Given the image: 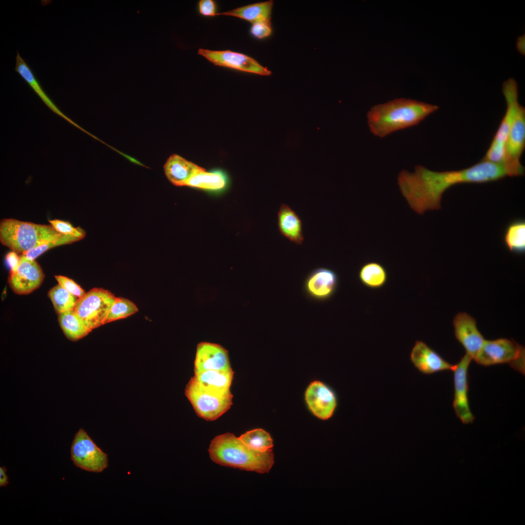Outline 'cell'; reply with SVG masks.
I'll return each instance as SVG.
<instances>
[{"mask_svg": "<svg viewBox=\"0 0 525 525\" xmlns=\"http://www.w3.org/2000/svg\"><path fill=\"white\" fill-rule=\"evenodd\" d=\"M339 279L332 269L319 267L313 270L304 280L303 289L312 300L323 302L329 299L336 292Z\"/></svg>", "mask_w": 525, "mask_h": 525, "instance_id": "obj_14", "label": "cell"}, {"mask_svg": "<svg viewBox=\"0 0 525 525\" xmlns=\"http://www.w3.org/2000/svg\"><path fill=\"white\" fill-rule=\"evenodd\" d=\"M278 227L280 234L290 242L301 245L304 237L302 223L298 214L288 205L282 203L278 212Z\"/></svg>", "mask_w": 525, "mask_h": 525, "instance_id": "obj_19", "label": "cell"}, {"mask_svg": "<svg viewBox=\"0 0 525 525\" xmlns=\"http://www.w3.org/2000/svg\"><path fill=\"white\" fill-rule=\"evenodd\" d=\"M70 458L76 467L89 472H100L108 467L107 455L82 428L75 434L71 443Z\"/></svg>", "mask_w": 525, "mask_h": 525, "instance_id": "obj_9", "label": "cell"}, {"mask_svg": "<svg viewBox=\"0 0 525 525\" xmlns=\"http://www.w3.org/2000/svg\"><path fill=\"white\" fill-rule=\"evenodd\" d=\"M55 278L60 286L67 290L77 298L82 297L85 291L72 280L62 275H56Z\"/></svg>", "mask_w": 525, "mask_h": 525, "instance_id": "obj_33", "label": "cell"}, {"mask_svg": "<svg viewBox=\"0 0 525 525\" xmlns=\"http://www.w3.org/2000/svg\"><path fill=\"white\" fill-rule=\"evenodd\" d=\"M44 277L43 271L35 260H29L21 254L17 269L10 272L8 282L15 293L27 295L41 285Z\"/></svg>", "mask_w": 525, "mask_h": 525, "instance_id": "obj_13", "label": "cell"}, {"mask_svg": "<svg viewBox=\"0 0 525 525\" xmlns=\"http://www.w3.org/2000/svg\"><path fill=\"white\" fill-rule=\"evenodd\" d=\"M48 297L58 314L74 310L78 299L59 284L49 290Z\"/></svg>", "mask_w": 525, "mask_h": 525, "instance_id": "obj_29", "label": "cell"}, {"mask_svg": "<svg viewBox=\"0 0 525 525\" xmlns=\"http://www.w3.org/2000/svg\"><path fill=\"white\" fill-rule=\"evenodd\" d=\"M208 451L214 462L247 471L267 473L274 463L272 449L264 452L255 451L230 433L215 437Z\"/></svg>", "mask_w": 525, "mask_h": 525, "instance_id": "obj_3", "label": "cell"}, {"mask_svg": "<svg viewBox=\"0 0 525 525\" xmlns=\"http://www.w3.org/2000/svg\"><path fill=\"white\" fill-rule=\"evenodd\" d=\"M525 147V108L520 105L508 134L503 164L508 176L523 175L525 169L520 162Z\"/></svg>", "mask_w": 525, "mask_h": 525, "instance_id": "obj_10", "label": "cell"}, {"mask_svg": "<svg viewBox=\"0 0 525 525\" xmlns=\"http://www.w3.org/2000/svg\"><path fill=\"white\" fill-rule=\"evenodd\" d=\"M5 467H0V487H6L9 483L8 477L6 474Z\"/></svg>", "mask_w": 525, "mask_h": 525, "instance_id": "obj_37", "label": "cell"}, {"mask_svg": "<svg viewBox=\"0 0 525 525\" xmlns=\"http://www.w3.org/2000/svg\"><path fill=\"white\" fill-rule=\"evenodd\" d=\"M81 240L82 239L72 235L60 234L46 240L38 246L22 255L29 260H35L36 258L51 248L59 245L70 244Z\"/></svg>", "mask_w": 525, "mask_h": 525, "instance_id": "obj_30", "label": "cell"}, {"mask_svg": "<svg viewBox=\"0 0 525 525\" xmlns=\"http://www.w3.org/2000/svg\"><path fill=\"white\" fill-rule=\"evenodd\" d=\"M49 222L56 231L61 234L72 235L81 239L86 236V232L84 229L79 227H74L68 221L56 219L49 220Z\"/></svg>", "mask_w": 525, "mask_h": 525, "instance_id": "obj_32", "label": "cell"}, {"mask_svg": "<svg viewBox=\"0 0 525 525\" xmlns=\"http://www.w3.org/2000/svg\"><path fill=\"white\" fill-rule=\"evenodd\" d=\"M138 311L137 306L129 299L116 298L106 316L105 324L126 318Z\"/></svg>", "mask_w": 525, "mask_h": 525, "instance_id": "obj_31", "label": "cell"}, {"mask_svg": "<svg viewBox=\"0 0 525 525\" xmlns=\"http://www.w3.org/2000/svg\"><path fill=\"white\" fill-rule=\"evenodd\" d=\"M15 70L21 76V77L27 83L31 88L37 94L44 104L50 108L53 112L60 116L66 119L70 123L76 127L85 131L76 123L70 119L54 104L52 100L48 97L45 91L43 90L40 83L35 75L33 71L26 61L20 56L18 51L17 52L16 57V66Z\"/></svg>", "mask_w": 525, "mask_h": 525, "instance_id": "obj_20", "label": "cell"}, {"mask_svg": "<svg viewBox=\"0 0 525 525\" xmlns=\"http://www.w3.org/2000/svg\"><path fill=\"white\" fill-rule=\"evenodd\" d=\"M358 276L362 284L371 289L383 287L386 282L388 277L384 266L375 262H368L362 265Z\"/></svg>", "mask_w": 525, "mask_h": 525, "instance_id": "obj_26", "label": "cell"}, {"mask_svg": "<svg viewBox=\"0 0 525 525\" xmlns=\"http://www.w3.org/2000/svg\"><path fill=\"white\" fill-rule=\"evenodd\" d=\"M204 169L176 154L171 156L164 165L165 175L174 185L183 186L195 173Z\"/></svg>", "mask_w": 525, "mask_h": 525, "instance_id": "obj_21", "label": "cell"}, {"mask_svg": "<svg viewBox=\"0 0 525 525\" xmlns=\"http://www.w3.org/2000/svg\"><path fill=\"white\" fill-rule=\"evenodd\" d=\"M410 359L414 367L424 374L453 370L455 367V365L445 360L425 343L420 340L415 342L410 352Z\"/></svg>", "mask_w": 525, "mask_h": 525, "instance_id": "obj_18", "label": "cell"}, {"mask_svg": "<svg viewBox=\"0 0 525 525\" xmlns=\"http://www.w3.org/2000/svg\"><path fill=\"white\" fill-rule=\"evenodd\" d=\"M305 400L309 408L317 418L327 420L333 414L337 406L334 392L320 381H314L305 392Z\"/></svg>", "mask_w": 525, "mask_h": 525, "instance_id": "obj_17", "label": "cell"}, {"mask_svg": "<svg viewBox=\"0 0 525 525\" xmlns=\"http://www.w3.org/2000/svg\"><path fill=\"white\" fill-rule=\"evenodd\" d=\"M272 32L271 21L254 23L250 28L252 35L258 39H263L271 35Z\"/></svg>", "mask_w": 525, "mask_h": 525, "instance_id": "obj_34", "label": "cell"}, {"mask_svg": "<svg viewBox=\"0 0 525 525\" xmlns=\"http://www.w3.org/2000/svg\"><path fill=\"white\" fill-rule=\"evenodd\" d=\"M116 298L107 290L94 288L78 298L74 311L86 326L92 330L105 324Z\"/></svg>", "mask_w": 525, "mask_h": 525, "instance_id": "obj_8", "label": "cell"}, {"mask_svg": "<svg viewBox=\"0 0 525 525\" xmlns=\"http://www.w3.org/2000/svg\"><path fill=\"white\" fill-rule=\"evenodd\" d=\"M232 369L228 351L222 346L202 342L197 346L194 372L208 370L227 371Z\"/></svg>", "mask_w": 525, "mask_h": 525, "instance_id": "obj_16", "label": "cell"}, {"mask_svg": "<svg viewBox=\"0 0 525 525\" xmlns=\"http://www.w3.org/2000/svg\"><path fill=\"white\" fill-rule=\"evenodd\" d=\"M472 359L465 354L453 369L454 381L453 408L456 417L464 424L472 423L475 417L469 401L468 368Z\"/></svg>", "mask_w": 525, "mask_h": 525, "instance_id": "obj_11", "label": "cell"}, {"mask_svg": "<svg viewBox=\"0 0 525 525\" xmlns=\"http://www.w3.org/2000/svg\"><path fill=\"white\" fill-rule=\"evenodd\" d=\"M60 234L51 225L37 224L13 218H4L0 223L1 244L17 254H22Z\"/></svg>", "mask_w": 525, "mask_h": 525, "instance_id": "obj_4", "label": "cell"}, {"mask_svg": "<svg viewBox=\"0 0 525 525\" xmlns=\"http://www.w3.org/2000/svg\"><path fill=\"white\" fill-rule=\"evenodd\" d=\"M185 395L200 418L213 421L225 413L232 404L230 390L219 391L204 387L192 377L187 385Z\"/></svg>", "mask_w": 525, "mask_h": 525, "instance_id": "obj_5", "label": "cell"}, {"mask_svg": "<svg viewBox=\"0 0 525 525\" xmlns=\"http://www.w3.org/2000/svg\"><path fill=\"white\" fill-rule=\"evenodd\" d=\"M453 325L456 339L464 348L466 354L474 360L485 341L475 319L466 313H459L453 319Z\"/></svg>", "mask_w": 525, "mask_h": 525, "instance_id": "obj_15", "label": "cell"}, {"mask_svg": "<svg viewBox=\"0 0 525 525\" xmlns=\"http://www.w3.org/2000/svg\"><path fill=\"white\" fill-rule=\"evenodd\" d=\"M502 92L506 102V111L482 158L495 163H502L503 161L506 141L521 105L518 101V87L515 79L509 78L503 83Z\"/></svg>", "mask_w": 525, "mask_h": 525, "instance_id": "obj_7", "label": "cell"}, {"mask_svg": "<svg viewBox=\"0 0 525 525\" xmlns=\"http://www.w3.org/2000/svg\"><path fill=\"white\" fill-rule=\"evenodd\" d=\"M474 360L484 366L507 364L514 370L525 373V349L513 340H485Z\"/></svg>", "mask_w": 525, "mask_h": 525, "instance_id": "obj_6", "label": "cell"}, {"mask_svg": "<svg viewBox=\"0 0 525 525\" xmlns=\"http://www.w3.org/2000/svg\"><path fill=\"white\" fill-rule=\"evenodd\" d=\"M227 183L225 175L220 172H206L204 169L195 173L184 186L208 190L223 189Z\"/></svg>", "mask_w": 525, "mask_h": 525, "instance_id": "obj_25", "label": "cell"}, {"mask_svg": "<svg viewBox=\"0 0 525 525\" xmlns=\"http://www.w3.org/2000/svg\"><path fill=\"white\" fill-rule=\"evenodd\" d=\"M507 176L502 163L482 159L471 167L459 170L437 172L418 165L413 173L401 171L398 176V184L411 209L419 214H423L428 210L440 209L443 193L454 185L488 183Z\"/></svg>", "mask_w": 525, "mask_h": 525, "instance_id": "obj_1", "label": "cell"}, {"mask_svg": "<svg viewBox=\"0 0 525 525\" xmlns=\"http://www.w3.org/2000/svg\"><path fill=\"white\" fill-rule=\"evenodd\" d=\"M438 108L416 100L395 99L372 107L367 115L368 123L374 135L384 138L419 124Z\"/></svg>", "mask_w": 525, "mask_h": 525, "instance_id": "obj_2", "label": "cell"}, {"mask_svg": "<svg viewBox=\"0 0 525 525\" xmlns=\"http://www.w3.org/2000/svg\"><path fill=\"white\" fill-rule=\"evenodd\" d=\"M505 245L511 252L523 254L525 251V222L513 221L507 227L503 236Z\"/></svg>", "mask_w": 525, "mask_h": 525, "instance_id": "obj_27", "label": "cell"}, {"mask_svg": "<svg viewBox=\"0 0 525 525\" xmlns=\"http://www.w3.org/2000/svg\"><path fill=\"white\" fill-rule=\"evenodd\" d=\"M232 369L222 371L208 370L194 373L193 378L201 385L213 390H230L233 378Z\"/></svg>", "mask_w": 525, "mask_h": 525, "instance_id": "obj_23", "label": "cell"}, {"mask_svg": "<svg viewBox=\"0 0 525 525\" xmlns=\"http://www.w3.org/2000/svg\"><path fill=\"white\" fill-rule=\"evenodd\" d=\"M58 322L65 335L72 341L83 338L92 331L86 326L74 310L59 314Z\"/></svg>", "mask_w": 525, "mask_h": 525, "instance_id": "obj_24", "label": "cell"}, {"mask_svg": "<svg viewBox=\"0 0 525 525\" xmlns=\"http://www.w3.org/2000/svg\"><path fill=\"white\" fill-rule=\"evenodd\" d=\"M273 1L268 0L240 7L217 15L232 16L243 19L252 24L271 21Z\"/></svg>", "mask_w": 525, "mask_h": 525, "instance_id": "obj_22", "label": "cell"}, {"mask_svg": "<svg viewBox=\"0 0 525 525\" xmlns=\"http://www.w3.org/2000/svg\"><path fill=\"white\" fill-rule=\"evenodd\" d=\"M6 261L10 268V272L15 271L20 262V256L14 251L8 252L6 255Z\"/></svg>", "mask_w": 525, "mask_h": 525, "instance_id": "obj_36", "label": "cell"}, {"mask_svg": "<svg viewBox=\"0 0 525 525\" xmlns=\"http://www.w3.org/2000/svg\"><path fill=\"white\" fill-rule=\"evenodd\" d=\"M198 53L215 65L229 68L244 72L268 76L271 71L253 58L243 53L231 51H211L200 49Z\"/></svg>", "mask_w": 525, "mask_h": 525, "instance_id": "obj_12", "label": "cell"}, {"mask_svg": "<svg viewBox=\"0 0 525 525\" xmlns=\"http://www.w3.org/2000/svg\"><path fill=\"white\" fill-rule=\"evenodd\" d=\"M525 35L519 36L517 40V48L522 54L525 55Z\"/></svg>", "mask_w": 525, "mask_h": 525, "instance_id": "obj_38", "label": "cell"}, {"mask_svg": "<svg viewBox=\"0 0 525 525\" xmlns=\"http://www.w3.org/2000/svg\"><path fill=\"white\" fill-rule=\"evenodd\" d=\"M199 13L206 17H213L217 15V5L212 0H201L198 2Z\"/></svg>", "mask_w": 525, "mask_h": 525, "instance_id": "obj_35", "label": "cell"}, {"mask_svg": "<svg viewBox=\"0 0 525 525\" xmlns=\"http://www.w3.org/2000/svg\"><path fill=\"white\" fill-rule=\"evenodd\" d=\"M238 438L248 447L257 451L264 452L272 449L273 446L270 435L262 429L248 431Z\"/></svg>", "mask_w": 525, "mask_h": 525, "instance_id": "obj_28", "label": "cell"}]
</instances>
